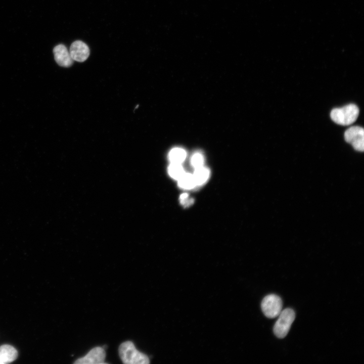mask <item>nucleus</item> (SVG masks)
I'll return each mask as SVG.
<instances>
[{"instance_id":"nucleus-1","label":"nucleus","mask_w":364,"mask_h":364,"mask_svg":"<svg viewBox=\"0 0 364 364\" xmlns=\"http://www.w3.org/2000/svg\"><path fill=\"white\" fill-rule=\"evenodd\" d=\"M118 353L122 361L125 364H148V356L139 351L130 341L122 343L118 348Z\"/></svg>"},{"instance_id":"nucleus-2","label":"nucleus","mask_w":364,"mask_h":364,"mask_svg":"<svg viewBox=\"0 0 364 364\" xmlns=\"http://www.w3.org/2000/svg\"><path fill=\"white\" fill-rule=\"evenodd\" d=\"M359 109L355 104H350L341 108L333 109L330 113L332 120L338 124L349 125L357 118Z\"/></svg>"},{"instance_id":"nucleus-3","label":"nucleus","mask_w":364,"mask_h":364,"mask_svg":"<svg viewBox=\"0 0 364 364\" xmlns=\"http://www.w3.org/2000/svg\"><path fill=\"white\" fill-rule=\"evenodd\" d=\"M274 327V333L279 338H284L288 333L295 318L294 311L291 308L282 310Z\"/></svg>"},{"instance_id":"nucleus-4","label":"nucleus","mask_w":364,"mask_h":364,"mask_svg":"<svg viewBox=\"0 0 364 364\" xmlns=\"http://www.w3.org/2000/svg\"><path fill=\"white\" fill-rule=\"evenodd\" d=\"M283 307L282 299L275 294H269L264 297L261 303V307L264 314L268 318H272L278 316Z\"/></svg>"},{"instance_id":"nucleus-5","label":"nucleus","mask_w":364,"mask_h":364,"mask_svg":"<svg viewBox=\"0 0 364 364\" xmlns=\"http://www.w3.org/2000/svg\"><path fill=\"white\" fill-rule=\"evenodd\" d=\"M346 142L351 144L357 151L362 152L364 150V130L359 126H353L348 128L344 133Z\"/></svg>"},{"instance_id":"nucleus-6","label":"nucleus","mask_w":364,"mask_h":364,"mask_svg":"<svg viewBox=\"0 0 364 364\" xmlns=\"http://www.w3.org/2000/svg\"><path fill=\"white\" fill-rule=\"evenodd\" d=\"M106 352L102 347H96L90 349L84 356L77 359L74 363L76 364H102L105 362Z\"/></svg>"},{"instance_id":"nucleus-7","label":"nucleus","mask_w":364,"mask_h":364,"mask_svg":"<svg viewBox=\"0 0 364 364\" xmlns=\"http://www.w3.org/2000/svg\"><path fill=\"white\" fill-rule=\"evenodd\" d=\"M69 53L73 61L82 62L88 58L89 55V49L84 42L76 40L71 44Z\"/></svg>"},{"instance_id":"nucleus-8","label":"nucleus","mask_w":364,"mask_h":364,"mask_svg":"<svg viewBox=\"0 0 364 364\" xmlns=\"http://www.w3.org/2000/svg\"><path fill=\"white\" fill-rule=\"evenodd\" d=\"M53 53L55 60L59 66L69 67L72 65L73 60L70 56L69 51L64 44H59L55 47Z\"/></svg>"},{"instance_id":"nucleus-9","label":"nucleus","mask_w":364,"mask_h":364,"mask_svg":"<svg viewBox=\"0 0 364 364\" xmlns=\"http://www.w3.org/2000/svg\"><path fill=\"white\" fill-rule=\"evenodd\" d=\"M17 356V351L12 346L5 344L0 347V357L4 363L13 361Z\"/></svg>"},{"instance_id":"nucleus-10","label":"nucleus","mask_w":364,"mask_h":364,"mask_svg":"<svg viewBox=\"0 0 364 364\" xmlns=\"http://www.w3.org/2000/svg\"><path fill=\"white\" fill-rule=\"evenodd\" d=\"M210 171L208 169L203 166L195 168L193 176L196 185H202L208 179Z\"/></svg>"},{"instance_id":"nucleus-11","label":"nucleus","mask_w":364,"mask_h":364,"mask_svg":"<svg viewBox=\"0 0 364 364\" xmlns=\"http://www.w3.org/2000/svg\"><path fill=\"white\" fill-rule=\"evenodd\" d=\"M177 180L179 187L183 189H192L196 186L193 174L191 173H185Z\"/></svg>"},{"instance_id":"nucleus-12","label":"nucleus","mask_w":364,"mask_h":364,"mask_svg":"<svg viewBox=\"0 0 364 364\" xmlns=\"http://www.w3.org/2000/svg\"><path fill=\"white\" fill-rule=\"evenodd\" d=\"M186 152L180 148H175L172 149L168 155V158L171 163L181 164L186 159Z\"/></svg>"},{"instance_id":"nucleus-13","label":"nucleus","mask_w":364,"mask_h":364,"mask_svg":"<svg viewBox=\"0 0 364 364\" xmlns=\"http://www.w3.org/2000/svg\"><path fill=\"white\" fill-rule=\"evenodd\" d=\"M169 175L173 178L178 180L185 172L180 163H171L168 168Z\"/></svg>"},{"instance_id":"nucleus-14","label":"nucleus","mask_w":364,"mask_h":364,"mask_svg":"<svg viewBox=\"0 0 364 364\" xmlns=\"http://www.w3.org/2000/svg\"><path fill=\"white\" fill-rule=\"evenodd\" d=\"M204 161V157L200 153H195L193 155L191 159V163L195 168L203 166Z\"/></svg>"},{"instance_id":"nucleus-15","label":"nucleus","mask_w":364,"mask_h":364,"mask_svg":"<svg viewBox=\"0 0 364 364\" xmlns=\"http://www.w3.org/2000/svg\"><path fill=\"white\" fill-rule=\"evenodd\" d=\"M188 194L187 193L183 194L180 195L179 199L181 203L184 205L188 206L193 203V199H189Z\"/></svg>"},{"instance_id":"nucleus-16","label":"nucleus","mask_w":364,"mask_h":364,"mask_svg":"<svg viewBox=\"0 0 364 364\" xmlns=\"http://www.w3.org/2000/svg\"><path fill=\"white\" fill-rule=\"evenodd\" d=\"M2 363H3L2 359H1V357H0V364H2Z\"/></svg>"}]
</instances>
